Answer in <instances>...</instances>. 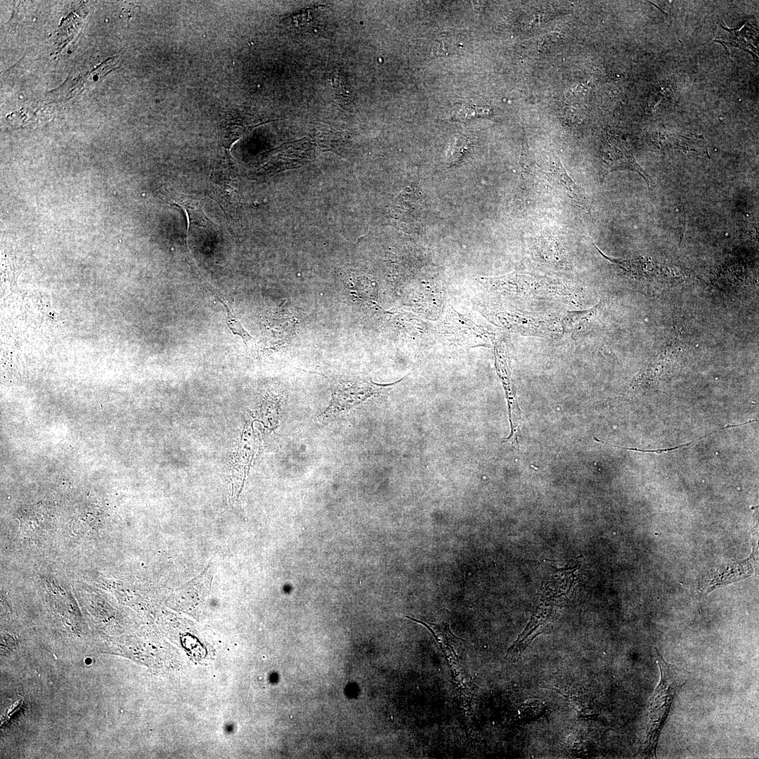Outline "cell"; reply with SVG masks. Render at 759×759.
I'll return each mask as SVG.
<instances>
[{
    "label": "cell",
    "mask_w": 759,
    "mask_h": 759,
    "mask_svg": "<svg viewBox=\"0 0 759 759\" xmlns=\"http://www.w3.org/2000/svg\"><path fill=\"white\" fill-rule=\"evenodd\" d=\"M654 656L660 670V681L651 698L645 718L644 753L656 758V749L661 731L667 721L677 693L688 680L685 669L666 662L654 648Z\"/></svg>",
    "instance_id": "1"
},
{
    "label": "cell",
    "mask_w": 759,
    "mask_h": 759,
    "mask_svg": "<svg viewBox=\"0 0 759 759\" xmlns=\"http://www.w3.org/2000/svg\"><path fill=\"white\" fill-rule=\"evenodd\" d=\"M438 331L446 342L461 349L491 347L495 342L493 333L458 313L449 304L438 324Z\"/></svg>",
    "instance_id": "2"
},
{
    "label": "cell",
    "mask_w": 759,
    "mask_h": 759,
    "mask_svg": "<svg viewBox=\"0 0 759 759\" xmlns=\"http://www.w3.org/2000/svg\"><path fill=\"white\" fill-rule=\"evenodd\" d=\"M403 378L391 384H377L372 380L341 381L332 391V399L327 409L319 415L323 420L342 414L369 398L390 390Z\"/></svg>",
    "instance_id": "3"
},
{
    "label": "cell",
    "mask_w": 759,
    "mask_h": 759,
    "mask_svg": "<svg viewBox=\"0 0 759 759\" xmlns=\"http://www.w3.org/2000/svg\"><path fill=\"white\" fill-rule=\"evenodd\" d=\"M602 176L616 170H630L639 174L649 185L648 176L637 163L625 140L616 136L607 137L602 150Z\"/></svg>",
    "instance_id": "4"
},
{
    "label": "cell",
    "mask_w": 759,
    "mask_h": 759,
    "mask_svg": "<svg viewBox=\"0 0 759 759\" xmlns=\"http://www.w3.org/2000/svg\"><path fill=\"white\" fill-rule=\"evenodd\" d=\"M245 427L240 442L233 455L232 466L233 497L238 496L258 448L257 440L252 427L247 425Z\"/></svg>",
    "instance_id": "5"
},
{
    "label": "cell",
    "mask_w": 759,
    "mask_h": 759,
    "mask_svg": "<svg viewBox=\"0 0 759 759\" xmlns=\"http://www.w3.org/2000/svg\"><path fill=\"white\" fill-rule=\"evenodd\" d=\"M493 346L495 368L502 382L509 406L512 431L507 439H510L514 436L516 441L517 440V432L519 426V409L515 399L514 386L512 382L508 351L505 344L502 342H495Z\"/></svg>",
    "instance_id": "6"
},
{
    "label": "cell",
    "mask_w": 759,
    "mask_h": 759,
    "mask_svg": "<svg viewBox=\"0 0 759 759\" xmlns=\"http://www.w3.org/2000/svg\"><path fill=\"white\" fill-rule=\"evenodd\" d=\"M543 173L552 186L575 206L588 212L590 208L588 195L583 188L573 181L559 160L550 161Z\"/></svg>",
    "instance_id": "7"
},
{
    "label": "cell",
    "mask_w": 759,
    "mask_h": 759,
    "mask_svg": "<svg viewBox=\"0 0 759 759\" xmlns=\"http://www.w3.org/2000/svg\"><path fill=\"white\" fill-rule=\"evenodd\" d=\"M713 33V41L721 43L727 48L734 46L747 51L758 58L757 32L751 25L744 24L739 29H729L718 24Z\"/></svg>",
    "instance_id": "8"
},
{
    "label": "cell",
    "mask_w": 759,
    "mask_h": 759,
    "mask_svg": "<svg viewBox=\"0 0 759 759\" xmlns=\"http://www.w3.org/2000/svg\"><path fill=\"white\" fill-rule=\"evenodd\" d=\"M602 301L589 309L569 311L563 319L565 333H578L590 328L602 309Z\"/></svg>",
    "instance_id": "9"
},
{
    "label": "cell",
    "mask_w": 759,
    "mask_h": 759,
    "mask_svg": "<svg viewBox=\"0 0 759 759\" xmlns=\"http://www.w3.org/2000/svg\"><path fill=\"white\" fill-rule=\"evenodd\" d=\"M209 291L215 295L216 298L218 299L221 304L224 306L225 311L226 312V323L228 328L231 330L233 335L240 336L242 339L245 344L247 345V342L252 340V337L242 327L239 319L233 311L232 304L229 302L228 299H226L223 294L219 292V290L213 288L212 287H210Z\"/></svg>",
    "instance_id": "10"
},
{
    "label": "cell",
    "mask_w": 759,
    "mask_h": 759,
    "mask_svg": "<svg viewBox=\"0 0 759 759\" xmlns=\"http://www.w3.org/2000/svg\"><path fill=\"white\" fill-rule=\"evenodd\" d=\"M490 113L489 109L485 108H479L476 106H468L464 105L454 112V118L456 119H473L479 116L488 115Z\"/></svg>",
    "instance_id": "11"
},
{
    "label": "cell",
    "mask_w": 759,
    "mask_h": 759,
    "mask_svg": "<svg viewBox=\"0 0 759 759\" xmlns=\"http://www.w3.org/2000/svg\"><path fill=\"white\" fill-rule=\"evenodd\" d=\"M468 139L460 135L456 136L448 154V160L450 162L457 161L468 148Z\"/></svg>",
    "instance_id": "12"
}]
</instances>
